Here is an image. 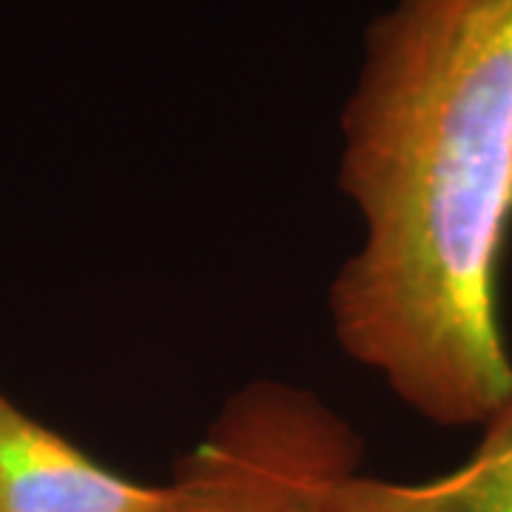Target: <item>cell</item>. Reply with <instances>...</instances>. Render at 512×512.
<instances>
[{"label":"cell","mask_w":512,"mask_h":512,"mask_svg":"<svg viewBox=\"0 0 512 512\" xmlns=\"http://www.w3.org/2000/svg\"><path fill=\"white\" fill-rule=\"evenodd\" d=\"M339 134L362 237L330 279L333 339L421 419L481 427L512 402V0H390Z\"/></svg>","instance_id":"obj_1"},{"label":"cell","mask_w":512,"mask_h":512,"mask_svg":"<svg viewBox=\"0 0 512 512\" xmlns=\"http://www.w3.org/2000/svg\"><path fill=\"white\" fill-rule=\"evenodd\" d=\"M365 439L319 393L282 379L234 390L177 458V512H348L342 484Z\"/></svg>","instance_id":"obj_2"},{"label":"cell","mask_w":512,"mask_h":512,"mask_svg":"<svg viewBox=\"0 0 512 512\" xmlns=\"http://www.w3.org/2000/svg\"><path fill=\"white\" fill-rule=\"evenodd\" d=\"M171 481L120 476L0 390V512H177Z\"/></svg>","instance_id":"obj_3"},{"label":"cell","mask_w":512,"mask_h":512,"mask_svg":"<svg viewBox=\"0 0 512 512\" xmlns=\"http://www.w3.org/2000/svg\"><path fill=\"white\" fill-rule=\"evenodd\" d=\"M481 441L458 467L421 481L356 470L342 484L348 512H512V402L481 424Z\"/></svg>","instance_id":"obj_4"}]
</instances>
